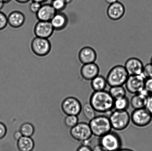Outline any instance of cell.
<instances>
[{
    "label": "cell",
    "mask_w": 152,
    "mask_h": 151,
    "mask_svg": "<svg viewBox=\"0 0 152 151\" xmlns=\"http://www.w3.org/2000/svg\"><path fill=\"white\" fill-rule=\"evenodd\" d=\"M7 128L4 123L0 122V140L3 139L7 135Z\"/></svg>",
    "instance_id": "obj_32"
},
{
    "label": "cell",
    "mask_w": 152,
    "mask_h": 151,
    "mask_svg": "<svg viewBox=\"0 0 152 151\" xmlns=\"http://www.w3.org/2000/svg\"><path fill=\"white\" fill-rule=\"evenodd\" d=\"M97 58V54L95 50L92 47L86 46L80 50L78 59L83 64L95 63Z\"/></svg>",
    "instance_id": "obj_15"
},
{
    "label": "cell",
    "mask_w": 152,
    "mask_h": 151,
    "mask_svg": "<svg viewBox=\"0 0 152 151\" xmlns=\"http://www.w3.org/2000/svg\"><path fill=\"white\" fill-rule=\"evenodd\" d=\"M22 135L20 131H15L13 134V137L15 140H17L19 139L22 137Z\"/></svg>",
    "instance_id": "obj_36"
},
{
    "label": "cell",
    "mask_w": 152,
    "mask_h": 151,
    "mask_svg": "<svg viewBox=\"0 0 152 151\" xmlns=\"http://www.w3.org/2000/svg\"><path fill=\"white\" fill-rule=\"evenodd\" d=\"M4 4L3 3L2 1L0 0V11L4 7Z\"/></svg>",
    "instance_id": "obj_43"
},
{
    "label": "cell",
    "mask_w": 152,
    "mask_h": 151,
    "mask_svg": "<svg viewBox=\"0 0 152 151\" xmlns=\"http://www.w3.org/2000/svg\"><path fill=\"white\" fill-rule=\"evenodd\" d=\"M130 105V101L126 96L114 100V109L117 110L127 111Z\"/></svg>",
    "instance_id": "obj_23"
},
{
    "label": "cell",
    "mask_w": 152,
    "mask_h": 151,
    "mask_svg": "<svg viewBox=\"0 0 152 151\" xmlns=\"http://www.w3.org/2000/svg\"><path fill=\"white\" fill-rule=\"evenodd\" d=\"M1 1L4 4L10 2L12 0H1Z\"/></svg>",
    "instance_id": "obj_41"
},
{
    "label": "cell",
    "mask_w": 152,
    "mask_h": 151,
    "mask_svg": "<svg viewBox=\"0 0 152 151\" xmlns=\"http://www.w3.org/2000/svg\"><path fill=\"white\" fill-rule=\"evenodd\" d=\"M7 17L8 25L15 29H18L23 26L26 20L23 13L18 10L11 12Z\"/></svg>",
    "instance_id": "obj_17"
},
{
    "label": "cell",
    "mask_w": 152,
    "mask_h": 151,
    "mask_svg": "<svg viewBox=\"0 0 152 151\" xmlns=\"http://www.w3.org/2000/svg\"><path fill=\"white\" fill-rule=\"evenodd\" d=\"M82 105L78 99L70 97L63 100L61 103L62 111L66 115L78 116L82 112Z\"/></svg>",
    "instance_id": "obj_9"
},
{
    "label": "cell",
    "mask_w": 152,
    "mask_h": 151,
    "mask_svg": "<svg viewBox=\"0 0 152 151\" xmlns=\"http://www.w3.org/2000/svg\"><path fill=\"white\" fill-rule=\"evenodd\" d=\"M32 1H37V2L40 3L42 4V3L45 2L47 0H32Z\"/></svg>",
    "instance_id": "obj_40"
},
{
    "label": "cell",
    "mask_w": 152,
    "mask_h": 151,
    "mask_svg": "<svg viewBox=\"0 0 152 151\" xmlns=\"http://www.w3.org/2000/svg\"><path fill=\"white\" fill-rule=\"evenodd\" d=\"M126 8L123 3L120 1L109 5L107 10L109 18L114 21L120 20L124 15Z\"/></svg>",
    "instance_id": "obj_12"
},
{
    "label": "cell",
    "mask_w": 152,
    "mask_h": 151,
    "mask_svg": "<svg viewBox=\"0 0 152 151\" xmlns=\"http://www.w3.org/2000/svg\"><path fill=\"white\" fill-rule=\"evenodd\" d=\"M50 22L55 30L61 31L65 29L67 26L68 19L65 13L57 12Z\"/></svg>",
    "instance_id": "obj_19"
},
{
    "label": "cell",
    "mask_w": 152,
    "mask_h": 151,
    "mask_svg": "<svg viewBox=\"0 0 152 151\" xmlns=\"http://www.w3.org/2000/svg\"><path fill=\"white\" fill-rule=\"evenodd\" d=\"M145 108L152 115V95L147 98Z\"/></svg>",
    "instance_id": "obj_33"
},
{
    "label": "cell",
    "mask_w": 152,
    "mask_h": 151,
    "mask_svg": "<svg viewBox=\"0 0 152 151\" xmlns=\"http://www.w3.org/2000/svg\"><path fill=\"white\" fill-rule=\"evenodd\" d=\"M42 4L41 3L33 1L30 4L29 9L31 12L36 14L41 8Z\"/></svg>",
    "instance_id": "obj_30"
},
{
    "label": "cell",
    "mask_w": 152,
    "mask_h": 151,
    "mask_svg": "<svg viewBox=\"0 0 152 151\" xmlns=\"http://www.w3.org/2000/svg\"><path fill=\"white\" fill-rule=\"evenodd\" d=\"M19 131L24 137H31L35 132V128L32 124L25 122L21 125Z\"/></svg>",
    "instance_id": "obj_25"
},
{
    "label": "cell",
    "mask_w": 152,
    "mask_h": 151,
    "mask_svg": "<svg viewBox=\"0 0 152 151\" xmlns=\"http://www.w3.org/2000/svg\"><path fill=\"white\" fill-rule=\"evenodd\" d=\"M82 111L85 117L89 121L96 116V111L89 103H85L82 106Z\"/></svg>",
    "instance_id": "obj_24"
},
{
    "label": "cell",
    "mask_w": 152,
    "mask_h": 151,
    "mask_svg": "<svg viewBox=\"0 0 152 151\" xmlns=\"http://www.w3.org/2000/svg\"><path fill=\"white\" fill-rule=\"evenodd\" d=\"M108 92L114 100L126 96V90L123 86L110 87Z\"/></svg>",
    "instance_id": "obj_22"
},
{
    "label": "cell",
    "mask_w": 152,
    "mask_h": 151,
    "mask_svg": "<svg viewBox=\"0 0 152 151\" xmlns=\"http://www.w3.org/2000/svg\"><path fill=\"white\" fill-rule=\"evenodd\" d=\"M70 134L74 140L86 145H89L93 136L89 124L85 122H79L71 129Z\"/></svg>",
    "instance_id": "obj_3"
},
{
    "label": "cell",
    "mask_w": 152,
    "mask_h": 151,
    "mask_svg": "<svg viewBox=\"0 0 152 151\" xmlns=\"http://www.w3.org/2000/svg\"><path fill=\"white\" fill-rule=\"evenodd\" d=\"M106 78L101 75H98L91 81V87L94 91L105 90L107 86Z\"/></svg>",
    "instance_id": "obj_21"
},
{
    "label": "cell",
    "mask_w": 152,
    "mask_h": 151,
    "mask_svg": "<svg viewBox=\"0 0 152 151\" xmlns=\"http://www.w3.org/2000/svg\"><path fill=\"white\" fill-rule=\"evenodd\" d=\"M64 122L66 127L71 129L73 128L79 123V118L75 115H66Z\"/></svg>",
    "instance_id": "obj_26"
},
{
    "label": "cell",
    "mask_w": 152,
    "mask_h": 151,
    "mask_svg": "<svg viewBox=\"0 0 152 151\" xmlns=\"http://www.w3.org/2000/svg\"><path fill=\"white\" fill-rule=\"evenodd\" d=\"M151 63L152 64V57H151Z\"/></svg>",
    "instance_id": "obj_44"
},
{
    "label": "cell",
    "mask_w": 152,
    "mask_h": 151,
    "mask_svg": "<svg viewBox=\"0 0 152 151\" xmlns=\"http://www.w3.org/2000/svg\"><path fill=\"white\" fill-rule=\"evenodd\" d=\"M56 12L51 4H45L42 5L36 14L39 21L50 22Z\"/></svg>",
    "instance_id": "obj_16"
},
{
    "label": "cell",
    "mask_w": 152,
    "mask_h": 151,
    "mask_svg": "<svg viewBox=\"0 0 152 151\" xmlns=\"http://www.w3.org/2000/svg\"><path fill=\"white\" fill-rule=\"evenodd\" d=\"M63 1L67 4H71V3L72 2L73 0H63Z\"/></svg>",
    "instance_id": "obj_42"
},
{
    "label": "cell",
    "mask_w": 152,
    "mask_h": 151,
    "mask_svg": "<svg viewBox=\"0 0 152 151\" xmlns=\"http://www.w3.org/2000/svg\"><path fill=\"white\" fill-rule=\"evenodd\" d=\"M104 1L107 4L110 5V4H114V3L117 2V1H118V0H104Z\"/></svg>",
    "instance_id": "obj_37"
},
{
    "label": "cell",
    "mask_w": 152,
    "mask_h": 151,
    "mask_svg": "<svg viewBox=\"0 0 152 151\" xmlns=\"http://www.w3.org/2000/svg\"><path fill=\"white\" fill-rule=\"evenodd\" d=\"M92 149V151H108L100 144L96 145Z\"/></svg>",
    "instance_id": "obj_35"
},
{
    "label": "cell",
    "mask_w": 152,
    "mask_h": 151,
    "mask_svg": "<svg viewBox=\"0 0 152 151\" xmlns=\"http://www.w3.org/2000/svg\"><path fill=\"white\" fill-rule=\"evenodd\" d=\"M130 116L131 122L138 128L147 127L152 121V115L145 108L134 109Z\"/></svg>",
    "instance_id": "obj_7"
},
{
    "label": "cell",
    "mask_w": 152,
    "mask_h": 151,
    "mask_svg": "<svg viewBox=\"0 0 152 151\" xmlns=\"http://www.w3.org/2000/svg\"><path fill=\"white\" fill-rule=\"evenodd\" d=\"M150 95L144 89L138 94H134L130 101V104L134 109L145 108L147 98Z\"/></svg>",
    "instance_id": "obj_18"
},
{
    "label": "cell",
    "mask_w": 152,
    "mask_h": 151,
    "mask_svg": "<svg viewBox=\"0 0 152 151\" xmlns=\"http://www.w3.org/2000/svg\"><path fill=\"white\" fill-rule=\"evenodd\" d=\"M89 124L93 136L99 138L113 129L109 117L104 115L96 116L89 121Z\"/></svg>",
    "instance_id": "obj_2"
},
{
    "label": "cell",
    "mask_w": 152,
    "mask_h": 151,
    "mask_svg": "<svg viewBox=\"0 0 152 151\" xmlns=\"http://www.w3.org/2000/svg\"><path fill=\"white\" fill-rule=\"evenodd\" d=\"M112 129L123 131L129 126L131 122L130 115L127 111L115 110L109 117Z\"/></svg>",
    "instance_id": "obj_5"
},
{
    "label": "cell",
    "mask_w": 152,
    "mask_h": 151,
    "mask_svg": "<svg viewBox=\"0 0 152 151\" xmlns=\"http://www.w3.org/2000/svg\"><path fill=\"white\" fill-rule=\"evenodd\" d=\"M124 66L129 75H139L142 74L144 65L140 59L132 57L126 61Z\"/></svg>",
    "instance_id": "obj_13"
},
{
    "label": "cell",
    "mask_w": 152,
    "mask_h": 151,
    "mask_svg": "<svg viewBox=\"0 0 152 151\" xmlns=\"http://www.w3.org/2000/svg\"><path fill=\"white\" fill-rule=\"evenodd\" d=\"M145 79L142 75H129L125 87L130 94H138L144 89Z\"/></svg>",
    "instance_id": "obj_10"
},
{
    "label": "cell",
    "mask_w": 152,
    "mask_h": 151,
    "mask_svg": "<svg viewBox=\"0 0 152 151\" xmlns=\"http://www.w3.org/2000/svg\"><path fill=\"white\" fill-rule=\"evenodd\" d=\"M117 151H134L132 149L126 148H121L119 150H118Z\"/></svg>",
    "instance_id": "obj_39"
},
{
    "label": "cell",
    "mask_w": 152,
    "mask_h": 151,
    "mask_svg": "<svg viewBox=\"0 0 152 151\" xmlns=\"http://www.w3.org/2000/svg\"><path fill=\"white\" fill-rule=\"evenodd\" d=\"M144 89L150 95H152V78L145 79Z\"/></svg>",
    "instance_id": "obj_31"
},
{
    "label": "cell",
    "mask_w": 152,
    "mask_h": 151,
    "mask_svg": "<svg viewBox=\"0 0 152 151\" xmlns=\"http://www.w3.org/2000/svg\"><path fill=\"white\" fill-rule=\"evenodd\" d=\"M52 1H53V0H52Z\"/></svg>",
    "instance_id": "obj_45"
},
{
    "label": "cell",
    "mask_w": 152,
    "mask_h": 151,
    "mask_svg": "<svg viewBox=\"0 0 152 151\" xmlns=\"http://www.w3.org/2000/svg\"><path fill=\"white\" fill-rule=\"evenodd\" d=\"M17 147L19 151H33L35 143L31 137H22L18 140Z\"/></svg>",
    "instance_id": "obj_20"
},
{
    "label": "cell",
    "mask_w": 152,
    "mask_h": 151,
    "mask_svg": "<svg viewBox=\"0 0 152 151\" xmlns=\"http://www.w3.org/2000/svg\"><path fill=\"white\" fill-rule=\"evenodd\" d=\"M141 75L145 79L152 78V64L151 63L144 66Z\"/></svg>",
    "instance_id": "obj_28"
},
{
    "label": "cell",
    "mask_w": 152,
    "mask_h": 151,
    "mask_svg": "<svg viewBox=\"0 0 152 151\" xmlns=\"http://www.w3.org/2000/svg\"><path fill=\"white\" fill-rule=\"evenodd\" d=\"M7 25V16L4 12L0 11V31L5 29Z\"/></svg>",
    "instance_id": "obj_29"
},
{
    "label": "cell",
    "mask_w": 152,
    "mask_h": 151,
    "mask_svg": "<svg viewBox=\"0 0 152 151\" xmlns=\"http://www.w3.org/2000/svg\"><path fill=\"white\" fill-rule=\"evenodd\" d=\"M129 76L124 66L117 65L112 68L107 74V85L110 87L124 86Z\"/></svg>",
    "instance_id": "obj_4"
},
{
    "label": "cell",
    "mask_w": 152,
    "mask_h": 151,
    "mask_svg": "<svg viewBox=\"0 0 152 151\" xmlns=\"http://www.w3.org/2000/svg\"><path fill=\"white\" fill-rule=\"evenodd\" d=\"M57 12H60L66 8L67 4L63 0H53L51 4Z\"/></svg>",
    "instance_id": "obj_27"
},
{
    "label": "cell",
    "mask_w": 152,
    "mask_h": 151,
    "mask_svg": "<svg viewBox=\"0 0 152 151\" xmlns=\"http://www.w3.org/2000/svg\"><path fill=\"white\" fill-rule=\"evenodd\" d=\"M76 151H92V149L89 145L81 144Z\"/></svg>",
    "instance_id": "obj_34"
},
{
    "label": "cell",
    "mask_w": 152,
    "mask_h": 151,
    "mask_svg": "<svg viewBox=\"0 0 152 151\" xmlns=\"http://www.w3.org/2000/svg\"><path fill=\"white\" fill-rule=\"evenodd\" d=\"M121 137L115 131H111L99 138V144L108 151H117L121 148Z\"/></svg>",
    "instance_id": "obj_6"
},
{
    "label": "cell",
    "mask_w": 152,
    "mask_h": 151,
    "mask_svg": "<svg viewBox=\"0 0 152 151\" xmlns=\"http://www.w3.org/2000/svg\"><path fill=\"white\" fill-rule=\"evenodd\" d=\"M15 1L20 4H24L29 2L30 0H15Z\"/></svg>",
    "instance_id": "obj_38"
},
{
    "label": "cell",
    "mask_w": 152,
    "mask_h": 151,
    "mask_svg": "<svg viewBox=\"0 0 152 151\" xmlns=\"http://www.w3.org/2000/svg\"><path fill=\"white\" fill-rule=\"evenodd\" d=\"M54 30L50 22L39 21L34 27V33L36 37L48 39Z\"/></svg>",
    "instance_id": "obj_11"
},
{
    "label": "cell",
    "mask_w": 152,
    "mask_h": 151,
    "mask_svg": "<svg viewBox=\"0 0 152 151\" xmlns=\"http://www.w3.org/2000/svg\"><path fill=\"white\" fill-rule=\"evenodd\" d=\"M114 100L109 92L94 91L91 95L89 103L95 111L100 113H106L114 109Z\"/></svg>",
    "instance_id": "obj_1"
},
{
    "label": "cell",
    "mask_w": 152,
    "mask_h": 151,
    "mask_svg": "<svg viewBox=\"0 0 152 151\" xmlns=\"http://www.w3.org/2000/svg\"><path fill=\"white\" fill-rule=\"evenodd\" d=\"M99 66L95 63L83 64L80 69L82 77L88 81H91L97 76L99 75Z\"/></svg>",
    "instance_id": "obj_14"
},
{
    "label": "cell",
    "mask_w": 152,
    "mask_h": 151,
    "mask_svg": "<svg viewBox=\"0 0 152 151\" xmlns=\"http://www.w3.org/2000/svg\"><path fill=\"white\" fill-rule=\"evenodd\" d=\"M31 46L34 54L39 57L47 56L51 50V44L48 39L37 37L31 41Z\"/></svg>",
    "instance_id": "obj_8"
}]
</instances>
